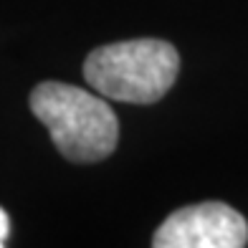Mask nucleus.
Here are the masks:
<instances>
[{"label": "nucleus", "instance_id": "1", "mask_svg": "<svg viewBox=\"0 0 248 248\" xmlns=\"http://www.w3.org/2000/svg\"><path fill=\"white\" fill-rule=\"evenodd\" d=\"M31 109L66 160L99 162L117 150L119 122L104 96L61 81L33 89Z\"/></svg>", "mask_w": 248, "mask_h": 248}, {"label": "nucleus", "instance_id": "2", "mask_svg": "<svg viewBox=\"0 0 248 248\" xmlns=\"http://www.w3.org/2000/svg\"><path fill=\"white\" fill-rule=\"evenodd\" d=\"M180 71V56L172 43L160 38H134L92 51L84 61V78L96 94L152 104L172 89Z\"/></svg>", "mask_w": 248, "mask_h": 248}, {"label": "nucleus", "instance_id": "3", "mask_svg": "<svg viewBox=\"0 0 248 248\" xmlns=\"http://www.w3.org/2000/svg\"><path fill=\"white\" fill-rule=\"evenodd\" d=\"M246 243V218L218 200L175 210L152 238L155 248H243Z\"/></svg>", "mask_w": 248, "mask_h": 248}, {"label": "nucleus", "instance_id": "4", "mask_svg": "<svg viewBox=\"0 0 248 248\" xmlns=\"http://www.w3.org/2000/svg\"><path fill=\"white\" fill-rule=\"evenodd\" d=\"M8 233H10V218H8V213L0 208V246H5Z\"/></svg>", "mask_w": 248, "mask_h": 248}]
</instances>
